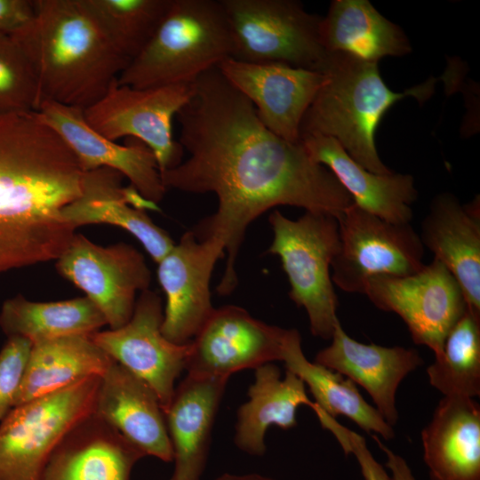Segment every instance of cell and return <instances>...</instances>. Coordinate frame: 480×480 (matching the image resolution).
<instances>
[{
    "label": "cell",
    "mask_w": 480,
    "mask_h": 480,
    "mask_svg": "<svg viewBox=\"0 0 480 480\" xmlns=\"http://www.w3.org/2000/svg\"><path fill=\"white\" fill-rule=\"evenodd\" d=\"M192 85L191 98L176 115L179 143L189 156L161 178L166 188L217 196L216 212L191 231L224 245L227 261L217 292L228 295L237 284L236 260L246 228L260 214L291 205L338 219L354 200L301 141L268 130L218 67Z\"/></svg>",
    "instance_id": "6da1fadb"
},
{
    "label": "cell",
    "mask_w": 480,
    "mask_h": 480,
    "mask_svg": "<svg viewBox=\"0 0 480 480\" xmlns=\"http://www.w3.org/2000/svg\"><path fill=\"white\" fill-rule=\"evenodd\" d=\"M84 172L37 111L0 113V274L62 254L76 234L63 211Z\"/></svg>",
    "instance_id": "7a4b0ae2"
},
{
    "label": "cell",
    "mask_w": 480,
    "mask_h": 480,
    "mask_svg": "<svg viewBox=\"0 0 480 480\" xmlns=\"http://www.w3.org/2000/svg\"><path fill=\"white\" fill-rule=\"evenodd\" d=\"M35 17L12 35L35 73L40 103L84 110L130 60L111 43L84 0H33Z\"/></svg>",
    "instance_id": "3957f363"
},
{
    "label": "cell",
    "mask_w": 480,
    "mask_h": 480,
    "mask_svg": "<svg viewBox=\"0 0 480 480\" xmlns=\"http://www.w3.org/2000/svg\"><path fill=\"white\" fill-rule=\"evenodd\" d=\"M320 72L325 81L303 117L300 136L334 138L368 171L393 172L378 155L374 142L377 126L397 100L412 96L423 103L433 93L436 79L431 77L403 92H395L382 80L377 62L346 52L328 53Z\"/></svg>",
    "instance_id": "277c9868"
},
{
    "label": "cell",
    "mask_w": 480,
    "mask_h": 480,
    "mask_svg": "<svg viewBox=\"0 0 480 480\" xmlns=\"http://www.w3.org/2000/svg\"><path fill=\"white\" fill-rule=\"evenodd\" d=\"M232 55L231 32L220 0H170L151 39L117 84L140 89L192 84Z\"/></svg>",
    "instance_id": "5b68a950"
},
{
    "label": "cell",
    "mask_w": 480,
    "mask_h": 480,
    "mask_svg": "<svg viewBox=\"0 0 480 480\" xmlns=\"http://www.w3.org/2000/svg\"><path fill=\"white\" fill-rule=\"evenodd\" d=\"M268 222L274 237L268 252L280 258L291 300L306 310L311 333L331 340L339 321L330 271L340 248L338 219L306 212L293 220L275 211Z\"/></svg>",
    "instance_id": "8992f818"
},
{
    "label": "cell",
    "mask_w": 480,
    "mask_h": 480,
    "mask_svg": "<svg viewBox=\"0 0 480 480\" xmlns=\"http://www.w3.org/2000/svg\"><path fill=\"white\" fill-rule=\"evenodd\" d=\"M220 1L231 32L232 59L321 71L328 56L320 40L322 17L293 0Z\"/></svg>",
    "instance_id": "52a82bcc"
},
{
    "label": "cell",
    "mask_w": 480,
    "mask_h": 480,
    "mask_svg": "<svg viewBox=\"0 0 480 480\" xmlns=\"http://www.w3.org/2000/svg\"><path fill=\"white\" fill-rule=\"evenodd\" d=\"M100 380L89 377L11 409L0 421V480H38L58 444L92 414Z\"/></svg>",
    "instance_id": "ba28073f"
},
{
    "label": "cell",
    "mask_w": 480,
    "mask_h": 480,
    "mask_svg": "<svg viewBox=\"0 0 480 480\" xmlns=\"http://www.w3.org/2000/svg\"><path fill=\"white\" fill-rule=\"evenodd\" d=\"M340 248L332 280L347 292L363 293L374 276H405L424 266V245L411 223L386 220L353 203L338 218Z\"/></svg>",
    "instance_id": "9c48e42d"
},
{
    "label": "cell",
    "mask_w": 480,
    "mask_h": 480,
    "mask_svg": "<svg viewBox=\"0 0 480 480\" xmlns=\"http://www.w3.org/2000/svg\"><path fill=\"white\" fill-rule=\"evenodd\" d=\"M192 93V84L140 89L119 85L116 79L84 110V116L109 140L128 137L143 142L154 153L161 173L182 161L184 149L173 139L172 124Z\"/></svg>",
    "instance_id": "30bf717a"
},
{
    "label": "cell",
    "mask_w": 480,
    "mask_h": 480,
    "mask_svg": "<svg viewBox=\"0 0 480 480\" xmlns=\"http://www.w3.org/2000/svg\"><path fill=\"white\" fill-rule=\"evenodd\" d=\"M363 293L378 308L399 316L413 342L429 348L435 356L468 308L459 283L436 259L409 276L372 277Z\"/></svg>",
    "instance_id": "8fae6325"
},
{
    "label": "cell",
    "mask_w": 480,
    "mask_h": 480,
    "mask_svg": "<svg viewBox=\"0 0 480 480\" xmlns=\"http://www.w3.org/2000/svg\"><path fill=\"white\" fill-rule=\"evenodd\" d=\"M56 268L96 305L110 329L131 319L137 292L148 290L151 282L144 256L132 245L102 246L76 233L56 260Z\"/></svg>",
    "instance_id": "7c38bea8"
},
{
    "label": "cell",
    "mask_w": 480,
    "mask_h": 480,
    "mask_svg": "<svg viewBox=\"0 0 480 480\" xmlns=\"http://www.w3.org/2000/svg\"><path fill=\"white\" fill-rule=\"evenodd\" d=\"M164 318L159 295L149 289L140 292L131 319L122 327L90 334L93 342L156 394L163 411L168 407L175 380L186 369L190 342L168 340L162 333Z\"/></svg>",
    "instance_id": "4fadbf2b"
},
{
    "label": "cell",
    "mask_w": 480,
    "mask_h": 480,
    "mask_svg": "<svg viewBox=\"0 0 480 480\" xmlns=\"http://www.w3.org/2000/svg\"><path fill=\"white\" fill-rule=\"evenodd\" d=\"M288 329L268 324L237 306L214 308L190 342L189 374L226 377L283 359Z\"/></svg>",
    "instance_id": "5bb4252c"
},
{
    "label": "cell",
    "mask_w": 480,
    "mask_h": 480,
    "mask_svg": "<svg viewBox=\"0 0 480 480\" xmlns=\"http://www.w3.org/2000/svg\"><path fill=\"white\" fill-rule=\"evenodd\" d=\"M224 252L219 240H200L189 230L158 262L157 278L166 298L161 331L168 340L191 342L212 315L210 280Z\"/></svg>",
    "instance_id": "9a60e30c"
},
{
    "label": "cell",
    "mask_w": 480,
    "mask_h": 480,
    "mask_svg": "<svg viewBox=\"0 0 480 480\" xmlns=\"http://www.w3.org/2000/svg\"><path fill=\"white\" fill-rule=\"evenodd\" d=\"M218 68L252 102L268 130L288 141H300L303 117L325 81L324 73L284 63H252L232 58Z\"/></svg>",
    "instance_id": "2e32d148"
},
{
    "label": "cell",
    "mask_w": 480,
    "mask_h": 480,
    "mask_svg": "<svg viewBox=\"0 0 480 480\" xmlns=\"http://www.w3.org/2000/svg\"><path fill=\"white\" fill-rule=\"evenodd\" d=\"M36 111L64 140L84 172L110 168L126 177L146 199L158 204L164 198L166 188L156 156L143 142L129 138L122 146L109 140L86 123L84 110L77 108L44 100Z\"/></svg>",
    "instance_id": "e0dca14e"
},
{
    "label": "cell",
    "mask_w": 480,
    "mask_h": 480,
    "mask_svg": "<svg viewBox=\"0 0 480 480\" xmlns=\"http://www.w3.org/2000/svg\"><path fill=\"white\" fill-rule=\"evenodd\" d=\"M331 344L321 349L315 362L359 385L372 397L375 408L392 427L398 420L396 396L402 380L423 364L414 348L361 343L336 323Z\"/></svg>",
    "instance_id": "ac0fdd59"
},
{
    "label": "cell",
    "mask_w": 480,
    "mask_h": 480,
    "mask_svg": "<svg viewBox=\"0 0 480 480\" xmlns=\"http://www.w3.org/2000/svg\"><path fill=\"white\" fill-rule=\"evenodd\" d=\"M92 414L115 428L144 456L172 461V447L156 394L116 362L100 377Z\"/></svg>",
    "instance_id": "d6986e66"
},
{
    "label": "cell",
    "mask_w": 480,
    "mask_h": 480,
    "mask_svg": "<svg viewBox=\"0 0 480 480\" xmlns=\"http://www.w3.org/2000/svg\"><path fill=\"white\" fill-rule=\"evenodd\" d=\"M420 236L459 283L468 311L480 317L479 196L465 204L449 193L436 196Z\"/></svg>",
    "instance_id": "ffe728a7"
},
{
    "label": "cell",
    "mask_w": 480,
    "mask_h": 480,
    "mask_svg": "<svg viewBox=\"0 0 480 480\" xmlns=\"http://www.w3.org/2000/svg\"><path fill=\"white\" fill-rule=\"evenodd\" d=\"M228 378L188 373L164 412L174 470L171 480H201L215 416Z\"/></svg>",
    "instance_id": "44dd1931"
},
{
    "label": "cell",
    "mask_w": 480,
    "mask_h": 480,
    "mask_svg": "<svg viewBox=\"0 0 480 480\" xmlns=\"http://www.w3.org/2000/svg\"><path fill=\"white\" fill-rule=\"evenodd\" d=\"M144 454L93 414L55 447L38 480H130Z\"/></svg>",
    "instance_id": "7402d4cb"
},
{
    "label": "cell",
    "mask_w": 480,
    "mask_h": 480,
    "mask_svg": "<svg viewBox=\"0 0 480 480\" xmlns=\"http://www.w3.org/2000/svg\"><path fill=\"white\" fill-rule=\"evenodd\" d=\"M300 141L317 164L327 167L359 207L386 220L411 223L418 196L411 174H377L356 162L334 139L303 134Z\"/></svg>",
    "instance_id": "603a6c76"
},
{
    "label": "cell",
    "mask_w": 480,
    "mask_h": 480,
    "mask_svg": "<svg viewBox=\"0 0 480 480\" xmlns=\"http://www.w3.org/2000/svg\"><path fill=\"white\" fill-rule=\"evenodd\" d=\"M421 442L431 480H480V405L475 398L444 396Z\"/></svg>",
    "instance_id": "cb8c5ba5"
},
{
    "label": "cell",
    "mask_w": 480,
    "mask_h": 480,
    "mask_svg": "<svg viewBox=\"0 0 480 480\" xmlns=\"http://www.w3.org/2000/svg\"><path fill=\"white\" fill-rule=\"evenodd\" d=\"M123 176L101 167L84 172L82 194L64 208V219L76 229L92 224H108L131 233L158 263L174 246L170 235L148 215L127 204Z\"/></svg>",
    "instance_id": "d4e9b609"
},
{
    "label": "cell",
    "mask_w": 480,
    "mask_h": 480,
    "mask_svg": "<svg viewBox=\"0 0 480 480\" xmlns=\"http://www.w3.org/2000/svg\"><path fill=\"white\" fill-rule=\"evenodd\" d=\"M249 399L237 411L235 444L243 452L261 456L265 453V435L271 426L290 429L297 425L300 405L314 408L302 380L287 371L281 379L279 368L272 363L255 369L254 381L248 389Z\"/></svg>",
    "instance_id": "484cf974"
},
{
    "label": "cell",
    "mask_w": 480,
    "mask_h": 480,
    "mask_svg": "<svg viewBox=\"0 0 480 480\" xmlns=\"http://www.w3.org/2000/svg\"><path fill=\"white\" fill-rule=\"evenodd\" d=\"M115 361L90 335H73L32 344L14 406L101 377Z\"/></svg>",
    "instance_id": "4316f807"
},
{
    "label": "cell",
    "mask_w": 480,
    "mask_h": 480,
    "mask_svg": "<svg viewBox=\"0 0 480 480\" xmlns=\"http://www.w3.org/2000/svg\"><path fill=\"white\" fill-rule=\"evenodd\" d=\"M320 40L327 53L346 52L377 62L385 56L412 51L404 32L367 0L332 1L320 23Z\"/></svg>",
    "instance_id": "83f0119b"
},
{
    "label": "cell",
    "mask_w": 480,
    "mask_h": 480,
    "mask_svg": "<svg viewBox=\"0 0 480 480\" xmlns=\"http://www.w3.org/2000/svg\"><path fill=\"white\" fill-rule=\"evenodd\" d=\"M282 361L287 371L308 386L314 403L321 411L334 419L339 415L346 416L366 433H374L385 440L395 437L393 427L366 402L351 380L306 358L300 332L295 329L287 331Z\"/></svg>",
    "instance_id": "f1b7e54d"
},
{
    "label": "cell",
    "mask_w": 480,
    "mask_h": 480,
    "mask_svg": "<svg viewBox=\"0 0 480 480\" xmlns=\"http://www.w3.org/2000/svg\"><path fill=\"white\" fill-rule=\"evenodd\" d=\"M107 324L86 296L41 302L21 294L7 299L0 309V328L7 337L19 336L31 344L73 335H90Z\"/></svg>",
    "instance_id": "f546056e"
},
{
    "label": "cell",
    "mask_w": 480,
    "mask_h": 480,
    "mask_svg": "<svg viewBox=\"0 0 480 480\" xmlns=\"http://www.w3.org/2000/svg\"><path fill=\"white\" fill-rule=\"evenodd\" d=\"M427 374L429 384L444 396H480V317L467 308L446 335Z\"/></svg>",
    "instance_id": "4dcf8cb0"
},
{
    "label": "cell",
    "mask_w": 480,
    "mask_h": 480,
    "mask_svg": "<svg viewBox=\"0 0 480 480\" xmlns=\"http://www.w3.org/2000/svg\"><path fill=\"white\" fill-rule=\"evenodd\" d=\"M114 46L130 61L151 39L170 0H84Z\"/></svg>",
    "instance_id": "1f68e13d"
},
{
    "label": "cell",
    "mask_w": 480,
    "mask_h": 480,
    "mask_svg": "<svg viewBox=\"0 0 480 480\" xmlns=\"http://www.w3.org/2000/svg\"><path fill=\"white\" fill-rule=\"evenodd\" d=\"M37 81L23 50L10 35L0 33V113L36 111Z\"/></svg>",
    "instance_id": "d6a6232c"
},
{
    "label": "cell",
    "mask_w": 480,
    "mask_h": 480,
    "mask_svg": "<svg viewBox=\"0 0 480 480\" xmlns=\"http://www.w3.org/2000/svg\"><path fill=\"white\" fill-rule=\"evenodd\" d=\"M32 344L22 337H7L0 349V421L13 407Z\"/></svg>",
    "instance_id": "836d02e7"
},
{
    "label": "cell",
    "mask_w": 480,
    "mask_h": 480,
    "mask_svg": "<svg viewBox=\"0 0 480 480\" xmlns=\"http://www.w3.org/2000/svg\"><path fill=\"white\" fill-rule=\"evenodd\" d=\"M314 411L322 427L336 437L344 453L353 454L360 466L364 480H391L386 469L369 451L363 436L340 425L336 419L329 416L319 408Z\"/></svg>",
    "instance_id": "e575fe53"
},
{
    "label": "cell",
    "mask_w": 480,
    "mask_h": 480,
    "mask_svg": "<svg viewBox=\"0 0 480 480\" xmlns=\"http://www.w3.org/2000/svg\"><path fill=\"white\" fill-rule=\"evenodd\" d=\"M35 17L30 0H0V33L13 35L27 27Z\"/></svg>",
    "instance_id": "d590c367"
},
{
    "label": "cell",
    "mask_w": 480,
    "mask_h": 480,
    "mask_svg": "<svg viewBox=\"0 0 480 480\" xmlns=\"http://www.w3.org/2000/svg\"><path fill=\"white\" fill-rule=\"evenodd\" d=\"M380 449L386 455V467L391 471V480H416L406 460L386 446L377 436L372 435Z\"/></svg>",
    "instance_id": "8d00e7d4"
},
{
    "label": "cell",
    "mask_w": 480,
    "mask_h": 480,
    "mask_svg": "<svg viewBox=\"0 0 480 480\" xmlns=\"http://www.w3.org/2000/svg\"><path fill=\"white\" fill-rule=\"evenodd\" d=\"M214 480H274L273 478H270L268 476L257 474V473H249V474H231V473H224L218 477H216Z\"/></svg>",
    "instance_id": "74e56055"
},
{
    "label": "cell",
    "mask_w": 480,
    "mask_h": 480,
    "mask_svg": "<svg viewBox=\"0 0 480 480\" xmlns=\"http://www.w3.org/2000/svg\"><path fill=\"white\" fill-rule=\"evenodd\" d=\"M171 480V479H170Z\"/></svg>",
    "instance_id": "f35d334b"
}]
</instances>
